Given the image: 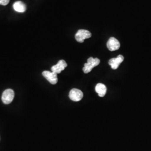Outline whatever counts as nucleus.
<instances>
[{"instance_id": "1", "label": "nucleus", "mask_w": 151, "mask_h": 151, "mask_svg": "<svg viewBox=\"0 0 151 151\" xmlns=\"http://www.w3.org/2000/svg\"><path fill=\"white\" fill-rule=\"evenodd\" d=\"M100 60L97 58H93L92 57H90L87 60V62L85 63L84 67L83 68V71L85 73H88L91 71L93 68L96 67L100 64Z\"/></svg>"}, {"instance_id": "2", "label": "nucleus", "mask_w": 151, "mask_h": 151, "mask_svg": "<svg viewBox=\"0 0 151 151\" xmlns=\"http://www.w3.org/2000/svg\"><path fill=\"white\" fill-rule=\"evenodd\" d=\"M91 37V33L89 31L84 29L79 30L76 34V40L79 43H83L86 39Z\"/></svg>"}, {"instance_id": "3", "label": "nucleus", "mask_w": 151, "mask_h": 151, "mask_svg": "<svg viewBox=\"0 0 151 151\" xmlns=\"http://www.w3.org/2000/svg\"><path fill=\"white\" fill-rule=\"evenodd\" d=\"M14 96V91L11 89H7L2 93V101L5 104H9L13 101Z\"/></svg>"}, {"instance_id": "4", "label": "nucleus", "mask_w": 151, "mask_h": 151, "mask_svg": "<svg viewBox=\"0 0 151 151\" xmlns=\"http://www.w3.org/2000/svg\"><path fill=\"white\" fill-rule=\"evenodd\" d=\"M42 75L52 85H55L58 82L57 74L53 72L44 70L43 72Z\"/></svg>"}, {"instance_id": "5", "label": "nucleus", "mask_w": 151, "mask_h": 151, "mask_svg": "<svg viewBox=\"0 0 151 151\" xmlns=\"http://www.w3.org/2000/svg\"><path fill=\"white\" fill-rule=\"evenodd\" d=\"M83 92L81 91V90L77 88L72 89L69 93L70 99L73 101H80L83 98Z\"/></svg>"}, {"instance_id": "6", "label": "nucleus", "mask_w": 151, "mask_h": 151, "mask_svg": "<svg viewBox=\"0 0 151 151\" xmlns=\"http://www.w3.org/2000/svg\"><path fill=\"white\" fill-rule=\"evenodd\" d=\"M107 47L110 51H115L118 50L120 47V42L116 38L111 37L108 40Z\"/></svg>"}, {"instance_id": "7", "label": "nucleus", "mask_w": 151, "mask_h": 151, "mask_svg": "<svg viewBox=\"0 0 151 151\" xmlns=\"http://www.w3.org/2000/svg\"><path fill=\"white\" fill-rule=\"evenodd\" d=\"M124 59V57L122 55H119L117 57L109 60V65L111 67L113 70H116L120 65L123 62Z\"/></svg>"}, {"instance_id": "8", "label": "nucleus", "mask_w": 151, "mask_h": 151, "mask_svg": "<svg viewBox=\"0 0 151 151\" xmlns=\"http://www.w3.org/2000/svg\"><path fill=\"white\" fill-rule=\"evenodd\" d=\"M67 64L65 60H60L56 65L52 66L51 68L52 72L56 74H59L62 70H64L65 67H67Z\"/></svg>"}, {"instance_id": "9", "label": "nucleus", "mask_w": 151, "mask_h": 151, "mask_svg": "<svg viewBox=\"0 0 151 151\" xmlns=\"http://www.w3.org/2000/svg\"><path fill=\"white\" fill-rule=\"evenodd\" d=\"M13 8L16 12L22 13L26 11L27 6L22 1H17L14 4Z\"/></svg>"}, {"instance_id": "10", "label": "nucleus", "mask_w": 151, "mask_h": 151, "mask_svg": "<svg viewBox=\"0 0 151 151\" xmlns=\"http://www.w3.org/2000/svg\"><path fill=\"white\" fill-rule=\"evenodd\" d=\"M95 91L100 97H104L106 93L107 88L105 85L103 83H98L95 87Z\"/></svg>"}, {"instance_id": "11", "label": "nucleus", "mask_w": 151, "mask_h": 151, "mask_svg": "<svg viewBox=\"0 0 151 151\" xmlns=\"http://www.w3.org/2000/svg\"><path fill=\"white\" fill-rule=\"evenodd\" d=\"M10 0H0V5L3 6L7 5L9 4Z\"/></svg>"}]
</instances>
